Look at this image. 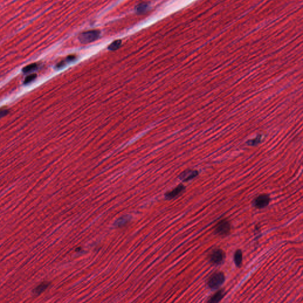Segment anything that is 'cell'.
Instances as JSON below:
<instances>
[{
  "mask_svg": "<svg viewBox=\"0 0 303 303\" xmlns=\"http://www.w3.org/2000/svg\"><path fill=\"white\" fill-rule=\"evenodd\" d=\"M231 230V226L229 221L226 219L220 221L215 226L214 232L216 234L224 236L227 235Z\"/></svg>",
  "mask_w": 303,
  "mask_h": 303,
  "instance_id": "cell-4",
  "label": "cell"
},
{
  "mask_svg": "<svg viewBox=\"0 0 303 303\" xmlns=\"http://www.w3.org/2000/svg\"><path fill=\"white\" fill-rule=\"evenodd\" d=\"M49 285V284L48 282H43L40 285L37 286L34 291L35 293L36 294H40L42 292H43Z\"/></svg>",
  "mask_w": 303,
  "mask_h": 303,
  "instance_id": "cell-12",
  "label": "cell"
},
{
  "mask_svg": "<svg viewBox=\"0 0 303 303\" xmlns=\"http://www.w3.org/2000/svg\"><path fill=\"white\" fill-rule=\"evenodd\" d=\"M121 42H122V41L121 40H115V41H114L111 44H110L109 46L108 49L110 51H115V50H117L121 46Z\"/></svg>",
  "mask_w": 303,
  "mask_h": 303,
  "instance_id": "cell-13",
  "label": "cell"
},
{
  "mask_svg": "<svg viewBox=\"0 0 303 303\" xmlns=\"http://www.w3.org/2000/svg\"><path fill=\"white\" fill-rule=\"evenodd\" d=\"M185 190V187L182 185L180 184L178 186H177L175 188H174L171 191H169L168 193H166L165 198L168 200H171L174 198H176L180 195H181L184 193Z\"/></svg>",
  "mask_w": 303,
  "mask_h": 303,
  "instance_id": "cell-7",
  "label": "cell"
},
{
  "mask_svg": "<svg viewBox=\"0 0 303 303\" xmlns=\"http://www.w3.org/2000/svg\"><path fill=\"white\" fill-rule=\"evenodd\" d=\"M198 175V172L196 170L193 169H187L183 171L179 175V178L184 182H187L190 181L191 179L197 176Z\"/></svg>",
  "mask_w": 303,
  "mask_h": 303,
  "instance_id": "cell-6",
  "label": "cell"
},
{
  "mask_svg": "<svg viewBox=\"0 0 303 303\" xmlns=\"http://www.w3.org/2000/svg\"><path fill=\"white\" fill-rule=\"evenodd\" d=\"M149 5L146 2H141L136 7V10L138 14H143L148 10Z\"/></svg>",
  "mask_w": 303,
  "mask_h": 303,
  "instance_id": "cell-10",
  "label": "cell"
},
{
  "mask_svg": "<svg viewBox=\"0 0 303 303\" xmlns=\"http://www.w3.org/2000/svg\"><path fill=\"white\" fill-rule=\"evenodd\" d=\"M100 35V31L98 30H89L81 33L78 39L80 42L83 44H87L96 40Z\"/></svg>",
  "mask_w": 303,
  "mask_h": 303,
  "instance_id": "cell-2",
  "label": "cell"
},
{
  "mask_svg": "<svg viewBox=\"0 0 303 303\" xmlns=\"http://www.w3.org/2000/svg\"><path fill=\"white\" fill-rule=\"evenodd\" d=\"M261 136L259 135L256 138L249 140L246 142V143L249 146H255V145H257L261 143Z\"/></svg>",
  "mask_w": 303,
  "mask_h": 303,
  "instance_id": "cell-15",
  "label": "cell"
},
{
  "mask_svg": "<svg viewBox=\"0 0 303 303\" xmlns=\"http://www.w3.org/2000/svg\"><path fill=\"white\" fill-rule=\"evenodd\" d=\"M130 220V217L127 216H123L115 222V225L117 227H120L125 225Z\"/></svg>",
  "mask_w": 303,
  "mask_h": 303,
  "instance_id": "cell-11",
  "label": "cell"
},
{
  "mask_svg": "<svg viewBox=\"0 0 303 303\" xmlns=\"http://www.w3.org/2000/svg\"><path fill=\"white\" fill-rule=\"evenodd\" d=\"M243 261V254L241 250H237L234 255V261L236 265L240 267L242 264Z\"/></svg>",
  "mask_w": 303,
  "mask_h": 303,
  "instance_id": "cell-9",
  "label": "cell"
},
{
  "mask_svg": "<svg viewBox=\"0 0 303 303\" xmlns=\"http://www.w3.org/2000/svg\"><path fill=\"white\" fill-rule=\"evenodd\" d=\"M36 78H37V75L36 74H30V75H28V77H26V78H25V80L24 81V83L25 84L30 83H31L32 81H33L34 80H35V79Z\"/></svg>",
  "mask_w": 303,
  "mask_h": 303,
  "instance_id": "cell-16",
  "label": "cell"
},
{
  "mask_svg": "<svg viewBox=\"0 0 303 303\" xmlns=\"http://www.w3.org/2000/svg\"><path fill=\"white\" fill-rule=\"evenodd\" d=\"M208 258L211 264L214 265H220L224 262L226 258V254L223 250L216 249L211 252Z\"/></svg>",
  "mask_w": 303,
  "mask_h": 303,
  "instance_id": "cell-3",
  "label": "cell"
},
{
  "mask_svg": "<svg viewBox=\"0 0 303 303\" xmlns=\"http://www.w3.org/2000/svg\"><path fill=\"white\" fill-rule=\"evenodd\" d=\"M37 68V65L36 63H31L30 65H28V66H26V67H25L23 69V72L25 74L28 73V72H30L33 71H34L35 69H36Z\"/></svg>",
  "mask_w": 303,
  "mask_h": 303,
  "instance_id": "cell-14",
  "label": "cell"
},
{
  "mask_svg": "<svg viewBox=\"0 0 303 303\" xmlns=\"http://www.w3.org/2000/svg\"><path fill=\"white\" fill-rule=\"evenodd\" d=\"M270 202V197L268 195L262 194L256 197L253 202V205L255 207L261 209L267 207Z\"/></svg>",
  "mask_w": 303,
  "mask_h": 303,
  "instance_id": "cell-5",
  "label": "cell"
},
{
  "mask_svg": "<svg viewBox=\"0 0 303 303\" xmlns=\"http://www.w3.org/2000/svg\"><path fill=\"white\" fill-rule=\"evenodd\" d=\"M8 112H9L8 110H7L5 108L0 109V118L5 116L6 115H7L8 114Z\"/></svg>",
  "mask_w": 303,
  "mask_h": 303,
  "instance_id": "cell-17",
  "label": "cell"
},
{
  "mask_svg": "<svg viewBox=\"0 0 303 303\" xmlns=\"http://www.w3.org/2000/svg\"><path fill=\"white\" fill-rule=\"evenodd\" d=\"M226 295V292L223 290H219L217 293H216L214 295H213L208 302L210 303H216L220 302L221 300L224 298Z\"/></svg>",
  "mask_w": 303,
  "mask_h": 303,
  "instance_id": "cell-8",
  "label": "cell"
},
{
  "mask_svg": "<svg viewBox=\"0 0 303 303\" xmlns=\"http://www.w3.org/2000/svg\"><path fill=\"white\" fill-rule=\"evenodd\" d=\"M225 276L221 272H216L210 276L208 280V286L211 289L216 290L220 288L224 282Z\"/></svg>",
  "mask_w": 303,
  "mask_h": 303,
  "instance_id": "cell-1",
  "label": "cell"
}]
</instances>
